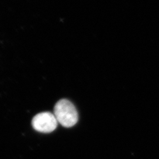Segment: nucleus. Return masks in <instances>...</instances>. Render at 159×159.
<instances>
[{"mask_svg": "<svg viewBox=\"0 0 159 159\" xmlns=\"http://www.w3.org/2000/svg\"><path fill=\"white\" fill-rule=\"evenodd\" d=\"M54 113L57 121L65 127H71L78 122V114L76 109L67 99L58 101L54 106Z\"/></svg>", "mask_w": 159, "mask_h": 159, "instance_id": "nucleus-1", "label": "nucleus"}, {"mask_svg": "<svg viewBox=\"0 0 159 159\" xmlns=\"http://www.w3.org/2000/svg\"><path fill=\"white\" fill-rule=\"evenodd\" d=\"M58 121L52 113L43 112L37 114L32 120V125L36 131L41 133L52 132L57 127Z\"/></svg>", "mask_w": 159, "mask_h": 159, "instance_id": "nucleus-2", "label": "nucleus"}]
</instances>
